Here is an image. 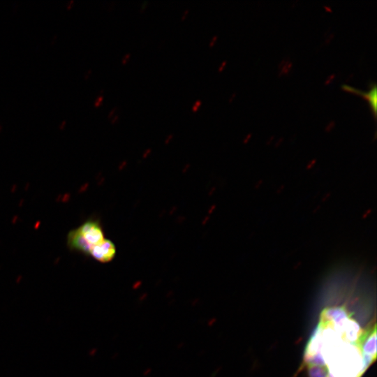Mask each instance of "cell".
<instances>
[{
  "instance_id": "cell-1",
  "label": "cell",
  "mask_w": 377,
  "mask_h": 377,
  "mask_svg": "<svg viewBox=\"0 0 377 377\" xmlns=\"http://www.w3.org/2000/svg\"><path fill=\"white\" fill-rule=\"evenodd\" d=\"M104 239L101 223L96 219H89L68 232L67 246L71 251L89 256L92 249Z\"/></svg>"
},
{
  "instance_id": "cell-2",
  "label": "cell",
  "mask_w": 377,
  "mask_h": 377,
  "mask_svg": "<svg viewBox=\"0 0 377 377\" xmlns=\"http://www.w3.org/2000/svg\"><path fill=\"white\" fill-rule=\"evenodd\" d=\"M360 351L362 360V374L363 375L376 359V325L374 323L366 331L362 332L355 342Z\"/></svg>"
},
{
  "instance_id": "cell-3",
  "label": "cell",
  "mask_w": 377,
  "mask_h": 377,
  "mask_svg": "<svg viewBox=\"0 0 377 377\" xmlns=\"http://www.w3.org/2000/svg\"><path fill=\"white\" fill-rule=\"evenodd\" d=\"M116 252L114 244L111 240L105 238L92 249L89 256L99 263H106L114 259Z\"/></svg>"
},
{
  "instance_id": "cell-4",
  "label": "cell",
  "mask_w": 377,
  "mask_h": 377,
  "mask_svg": "<svg viewBox=\"0 0 377 377\" xmlns=\"http://www.w3.org/2000/svg\"><path fill=\"white\" fill-rule=\"evenodd\" d=\"M341 87L346 91L355 93L364 97L369 103L372 113L376 118L377 105V88L376 84L375 82L371 86L369 91L367 92L361 91L347 84H342Z\"/></svg>"
},
{
  "instance_id": "cell-5",
  "label": "cell",
  "mask_w": 377,
  "mask_h": 377,
  "mask_svg": "<svg viewBox=\"0 0 377 377\" xmlns=\"http://www.w3.org/2000/svg\"><path fill=\"white\" fill-rule=\"evenodd\" d=\"M309 377H330V372L325 364L305 362Z\"/></svg>"
},
{
  "instance_id": "cell-6",
  "label": "cell",
  "mask_w": 377,
  "mask_h": 377,
  "mask_svg": "<svg viewBox=\"0 0 377 377\" xmlns=\"http://www.w3.org/2000/svg\"><path fill=\"white\" fill-rule=\"evenodd\" d=\"M201 104H202V101L200 100H197L193 104V105L192 106V110L194 112L198 110V109L200 108Z\"/></svg>"
},
{
  "instance_id": "cell-7",
  "label": "cell",
  "mask_w": 377,
  "mask_h": 377,
  "mask_svg": "<svg viewBox=\"0 0 377 377\" xmlns=\"http://www.w3.org/2000/svg\"><path fill=\"white\" fill-rule=\"evenodd\" d=\"M103 100V96H100L96 101L95 102V106H98L100 105V104L102 103Z\"/></svg>"
},
{
  "instance_id": "cell-8",
  "label": "cell",
  "mask_w": 377,
  "mask_h": 377,
  "mask_svg": "<svg viewBox=\"0 0 377 377\" xmlns=\"http://www.w3.org/2000/svg\"><path fill=\"white\" fill-rule=\"evenodd\" d=\"M130 57H131V54H130V53L126 54L124 57V58L122 59V64H125V63L128 61V59L130 58Z\"/></svg>"
},
{
  "instance_id": "cell-9",
  "label": "cell",
  "mask_w": 377,
  "mask_h": 377,
  "mask_svg": "<svg viewBox=\"0 0 377 377\" xmlns=\"http://www.w3.org/2000/svg\"><path fill=\"white\" fill-rule=\"evenodd\" d=\"M188 13V9H186V10H184V13L182 16V20H184L185 18V17L186 16Z\"/></svg>"
},
{
  "instance_id": "cell-10",
  "label": "cell",
  "mask_w": 377,
  "mask_h": 377,
  "mask_svg": "<svg viewBox=\"0 0 377 377\" xmlns=\"http://www.w3.org/2000/svg\"><path fill=\"white\" fill-rule=\"evenodd\" d=\"M116 109H117V108L114 107V108L110 111V112L109 114H108V117H112V114H114V112H115Z\"/></svg>"
},
{
  "instance_id": "cell-11",
  "label": "cell",
  "mask_w": 377,
  "mask_h": 377,
  "mask_svg": "<svg viewBox=\"0 0 377 377\" xmlns=\"http://www.w3.org/2000/svg\"><path fill=\"white\" fill-rule=\"evenodd\" d=\"M119 119V115L117 114L113 117V119L112 120V123L114 124L117 121V120Z\"/></svg>"
},
{
  "instance_id": "cell-12",
  "label": "cell",
  "mask_w": 377,
  "mask_h": 377,
  "mask_svg": "<svg viewBox=\"0 0 377 377\" xmlns=\"http://www.w3.org/2000/svg\"><path fill=\"white\" fill-rule=\"evenodd\" d=\"M216 36H214L212 41L209 43V45H212L214 42L216 40Z\"/></svg>"
}]
</instances>
